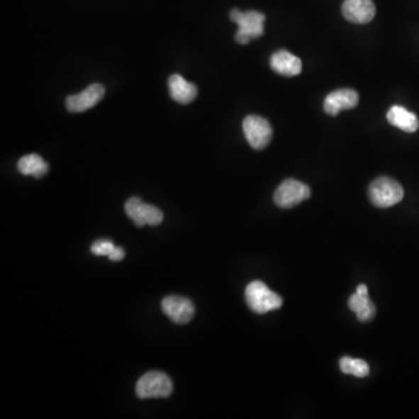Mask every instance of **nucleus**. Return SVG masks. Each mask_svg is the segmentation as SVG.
<instances>
[{"instance_id":"obj_1","label":"nucleus","mask_w":419,"mask_h":419,"mask_svg":"<svg viewBox=\"0 0 419 419\" xmlns=\"http://www.w3.org/2000/svg\"><path fill=\"white\" fill-rule=\"evenodd\" d=\"M245 297L250 309L260 315L279 309L283 304L282 297L279 294L272 291L267 284L261 281L250 282L245 291Z\"/></svg>"},{"instance_id":"obj_2","label":"nucleus","mask_w":419,"mask_h":419,"mask_svg":"<svg viewBox=\"0 0 419 419\" xmlns=\"http://www.w3.org/2000/svg\"><path fill=\"white\" fill-rule=\"evenodd\" d=\"M232 21L237 23L239 30L235 34V40L240 45H247L250 40L255 38H260L264 32V21L266 16L257 11H248V12H241V11L234 9L231 11Z\"/></svg>"},{"instance_id":"obj_3","label":"nucleus","mask_w":419,"mask_h":419,"mask_svg":"<svg viewBox=\"0 0 419 419\" xmlns=\"http://www.w3.org/2000/svg\"><path fill=\"white\" fill-rule=\"evenodd\" d=\"M368 195L376 208H387L403 199L404 190L397 181L384 176L371 183Z\"/></svg>"},{"instance_id":"obj_4","label":"nucleus","mask_w":419,"mask_h":419,"mask_svg":"<svg viewBox=\"0 0 419 419\" xmlns=\"http://www.w3.org/2000/svg\"><path fill=\"white\" fill-rule=\"evenodd\" d=\"M170 377L162 371H150L138 381L137 395L141 400L147 398H167L172 393Z\"/></svg>"},{"instance_id":"obj_5","label":"nucleus","mask_w":419,"mask_h":419,"mask_svg":"<svg viewBox=\"0 0 419 419\" xmlns=\"http://www.w3.org/2000/svg\"><path fill=\"white\" fill-rule=\"evenodd\" d=\"M125 212L134 224L143 228L146 225L157 226L163 221V212L154 205L143 203L139 197H132L125 204Z\"/></svg>"},{"instance_id":"obj_6","label":"nucleus","mask_w":419,"mask_h":419,"mask_svg":"<svg viewBox=\"0 0 419 419\" xmlns=\"http://www.w3.org/2000/svg\"><path fill=\"white\" fill-rule=\"evenodd\" d=\"M311 190L297 179H286L274 194V202L282 208H291L309 199Z\"/></svg>"},{"instance_id":"obj_7","label":"nucleus","mask_w":419,"mask_h":419,"mask_svg":"<svg viewBox=\"0 0 419 419\" xmlns=\"http://www.w3.org/2000/svg\"><path fill=\"white\" fill-rule=\"evenodd\" d=\"M242 128L246 140L254 150H264L269 145L273 137V128L270 126L269 121L260 116L253 114L245 118Z\"/></svg>"},{"instance_id":"obj_8","label":"nucleus","mask_w":419,"mask_h":419,"mask_svg":"<svg viewBox=\"0 0 419 419\" xmlns=\"http://www.w3.org/2000/svg\"><path fill=\"white\" fill-rule=\"evenodd\" d=\"M105 89L101 84L89 85L81 94L69 96L65 99L67 110L72 113H82L92 108L104 97Z\"/></svg>"},{"instance_id":"obj_9","label":"nucleus","mask_w":419,"mask_h":419,"mask_svg":"<svg viewBox=\"0 0 419 419\" xmlns=\"http://www.w3.org/2000/svg\"><path fill=\"white\" fill-rule=\"evenodd\" d=\"M162 310L176 324H186L194 318L195 306L182 296H168L161 303Z\"/></svg>"},{"instance_id":"obj_10","label":"nucleus","mask_w":419,"mask_h":419,"mask_svg":"<svg viewBox=\"0 0 419 419\" xmlns=\"http://www.w3.org/2000/svg\"><path fill=\"white\" fill-rule=\"evenodd\" d=\"M345 19L353 23H368L376 14L373 0H345L342 4Z\"/></svg>"},{"instance_id":"obj_11","label":"nucleus","mask_w":419,"mask_h":419,"mask_svg":"<svg viewBox=\"0 0 419 419\" xmlns=\"http://www.w3.org/2000/svg\"><path fill=\"white\" fill-rule=\"evenodd\" d=\"M359 104V94L352 89H340L328 94L324 111L328 116H337L342 110H351Z\"/></svg>"},{"instance_id":"obj_12","label":"nucleus","mask_w":419,"mask_h":419,"mask_svg":"<svg viewBox=\"0 0 419 419\" xmlns=\"http://www.w3.org/2000/svg\"><path fill=\"white\" fill-rule=\"evenodd\" d=\"M348 306H350L352 311L355 312L357 319L362 323L371 320L374 315H375V312H376L375 306H374L373 302L369 299V296H368L367 286H364V284H360V286H357V291L350 297Z\"/></svg>"},{"instance_id":"obj_13","label":"nucleus","mask_w":419,"mask_h":419,"mask_svg":"<svg viewBox=\"0 0 419 419\" xmlns=\"http://www.w3.org/2000/svg\"><path fill=\"white\" fill-rule=\"evenodd\" d=\"M270 67L279 75L293 77L302 72V61L286 50L274 52L270 57Z\"/></svg>"},{"instance_id":"obj_14","label":"nucleus","mask_w":419,"mask_h":419,"mask_svg":"<svg viewBox=\"0 0 419 419\" xmlns=\"http://www.w3.org/2000/svg\"><path fill=\"white\" fill-rule=\"evenodd\" d=\"M168 85H169L170 96L179 104H190L197 96V86L177 74L170 76Z\"/></svg>"},{"instance_id":"obj_15","label":"nucleus","mask_w":419,"mask_h":419,"mask_svg":"<svg viewBox=\"0 0 419 419\" xmlns=\"http://www.w3.org/2000/svg\"><path fill=\"white\" fill-rule=\"evenodd\" d=\"M387 119L393 126L404 130L406 133H413L418 130L419 121L416 114L400 105H395L388 111Z\"/></svg>"},{"instance_id":"obj_16","label":"nucleus","mask_w":419,"mask_h":419,"mask_svg":"<svg viewBox=\"0 0 419 419\" xmlns=\"http://www.w3.org/2000/svg\"><path fill=\"white\" fill-rule=\"evenodd\" d=\"M18 170L23 175H30L36 179H41L48 172V164L38 154H30L19 160Z\"/></svg>"},{"instance_id":"obj_17","label":"nucleus","mask_w":419,"mask_h":419,"mask_svg":"<svg viewBox=\"0 0 419 419\" xmlns=\"http://www.w3.org/2000/svg\"><path fill=\"white\" fill-rule=\"evenodd\" d=\"M339 366H340L342 373L354 375L357 377L368 376L369 371H371L366 361L350 357H342L339 361Z\"/></svg>"},{"instance_id":"obj_18","label":"nucleus","mask_w":419,"mask_h":419,"mask_svg":"<svg viewBox=\"0 0 419 419\" xmlns=\"http://www.w3.org/2000/svg\"><path fill=\"white\" fill-rule=\"evenodd\" d=\"M113 242L108 240V239H99V240L94 241L91 246V252L97 257H108L112 253L114 250Z\"/></svg>"},{"instance_id":"obj_19","label":"nucleus","mask_w":419,"mask_h":419,"mask_svg":"<svg viewBox=\"0 0 419 419\" xmlns=\"http://www.w3.org/2000/svg\"><path fill=\"white\" fill-rule=\"evenodd\" d=\"M124 257L125 250L121 247H118V246H116L114 250H112V253L108 255V259H110L111 261H121L124 259Z\"/></svg>"}]
</instances>
